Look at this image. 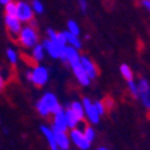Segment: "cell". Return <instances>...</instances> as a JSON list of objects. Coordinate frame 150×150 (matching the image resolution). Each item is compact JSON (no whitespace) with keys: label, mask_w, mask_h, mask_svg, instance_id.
I'll return each instance as SVG.
<instances>
[{"label":"cell","mask_w":150,"mask_h":150,"mask_svg":"<svg viewBox=\"0 0 150 150\" xmlns=\"http://www.w3.org/2000/svg\"><path fill=\"white\" fill-rule=\"evenodd\" d=\"M62 109V105L59 103L58 98L54 93H46L43 94V97L36 102V110L42 117H50L55 114L56 111H59Z\"/></svg>","instance_id":"6da1fadb"},{"label":"cell","mask_w":150,"mask_h":150,"mask_svg":"<svg viewBox=\"0 0 150 150\" xmlns=\"http://www.w3.org/2000/svg\"><path fill=\"white\" fill-rule=\"evenodd\" d=\"M18 40L25 48H32L34 46H36L39 43V34L36 31V27L27 24L23 25L22 31L18 35Z\"/></svg>","instance_id":"7a4b0ae2"},{"label":"cell","mask_w":150,"mask_h":150,"mask_svg":"<svg viewBox=\"0 0 150 150\" xmlns=\"http://www.w3.org/2000/svg\"><path fill=\"white\" fill-rule=\"evenodd\" d=\"M69 135H70V141H71V144H74L79 150H88L90 149L91 144L87 141V138L84 137L83 129H79V127L70 129Z\"/></svg>","instance_id":"3957f363"},{"label":"cell","mask_w":150,"mask_h":150,"mask_svg":"<svg viewBox=\"0 0 150 150\" xmlns=\"http://www.w3.org/2000/svg\"><path fill=\"white\" fill-rule=\"evenodd\" d=\"M81 58L82 56H81V54H79L78 48H75V47L67 44L66 48L63 50V52H62V55H60L59 59L62 60V62H67L72 69V67H75V66L81 64Z\"/></svg>","instance_id":"277c9868"},{"label":"cell","mask_w":150,"mask_h":150,"mask_svg":"<svg viewBox=\"0 0 150 150\" xmlns=\"http://www.w3.org/2000/svg\"><path fill=\"white\" fill-rule=\"evenodd\" d=\"M48 78H50V72L47 70V67L42 64H38L34 70H32V79L31 83L38 86V87H43L44 84L48 82Z\"/></svg>","instance_id":"5b68a950"},{"label":"cell","mask_w":150,"mask_h":150,"mask_svg":"<svg viewBox=\"0 0 150 150\" xmlns=\"http://www.w3.org/2000/svg\"><path fill=\"white\" fill-rule=\"evenodd\" d=\"M16 16H18L19 20L23 24L24 23L28 24L35 16V12H34V9H32L31 4L27 3V1H23V0L18 1V12H16Z\"/></svg>","instance_id":"8992f818"},{"label":"cell","mask_w":150,"mask_h":150,"mask_svg":"<svg viewBox=\"0 0 150 150\" xmlns=\"http://www.w3.org/2000/svg\"><path fill=\"white\" fill-rule=\"evenodd\" d=\"M4 24H6V28L9 32V35L13 38L18 36L23 28V23L15 15H4Z\"/></svg>","instance_id":"52a82bcc"},{"label":"cell","mask_w":150,"mask_h":150,"mask_svg":"<svg viewBox=\"0 0 150 150\" xmlns=\"http://www.w3.org/2000/svg\"><path fill=\"white\" fill-rule=\"evenodd\" d=\"M82 103H83L84 114H86V117H87L88 122H90V123H93V125H97L98 122H99V119H100V114L98 112L95 105L91 102L90 98H83Z\"/></svg>","instance_id":"ba28073f"},{"label":"cell","mask_w":150,"mask_h":150,"mask_svg":"<svg viewBox=\"0 0 150 150\" xmlns=\"http://www.w3.org/2000/svg\"><path fill=\"white\" fill-rule=\"evenodd\" d=\"M138 83V90H139V98L141 103L146 107L147 110H150V84L146 79H139Z\"/></svg>","instance_id":"9c48e42d"},{"label":"cell","mask_w":150,"mask_h":150,"mask_svg":"<svg viewBox=\"0 0 150 150\" xmlns=\"http://www.w3.org/2000/svg\"><path fill=\"white\" fill-rule=\"evenodd\" d=\"M52 127V126H51ZM54 134H55V141L58 145V149H63V150H69L71 141H70V135L67 134V131L59 130V129H54Z\"/></svg>","instance_id":"30bf717a"},{"label":"cell","mask_w":150,"mask_h":150,"mask_svg":"<svg viewBox=\"0 0 150 150\" xmlns=\"http://www.w3.org/2000/svg\"><path fill=\"white\" fill-rule=\"evenodd\" d=\"M52 127L54 129H59V130L67 131L69 127H67V122H66V114H64V109H60L59 111H56L55 114H52Z\"/></svg>","instance_id":"8fae6325"},{"label":"cell","mask_w":150,"mask_h":150,"mask_svg":"<svg viewBox=\"0 0 150 150\" xmlns=\"http://www.w3.org/2000/svg\"><path fill=\"white\" fill-rule=\"evenodd\" d=\"M81 66L84 69V71L87 72V75L90 76L91 81L97 79V75H98L97 66L94 64V62L88 58V56H82L81 58Z\"/></svg>","instance_id":"7c38bea8"},{"label":"cell","mask_w":150,"mask_h":150,"mask_svg":"<svg viewBox=\"0 0 150 150\" xmlns=\"http://www.w3.org/2000/svg\"><path fill=\"white\" fill-rule=\"evenodd\" d=\"M72 72H74L75 78H76V81H78L79 84H82V86H84V87L90 86L91 79H90V76L87 75V72L84 71V69L82 67L81 64L75 66V67H72Z\"/></svg>","instance_id":"4fadbf2b"},{"label":"cell","mask_w":150,"mask_h":150,"mask_svg":"<svg viewBox=\"0 0 150 150\" xmlns=\"http://www.w3.org/2000/svg\"><path fill=\"white\" fill-rule=\"evenodd\" d=\"M43 46H44L46 52L48 54L51 58H54V59H59L60 58V55H62V52H63V48H60L59 46H56L52 40H50V39H44Z\"/></svg>","instance_id":"5bb4252c"},{"label":"cell","mask_w":150,"mask_h":150,"mask_svg":"<svg viewBox=\"0 0 150 150\" xmlns=\"http://www.w3.org/2000/svg\"><path fill=\"white\" fill-rule=\"evenodd\" d=\"M40 131H42V134L44 135L46 141L48 142L50 149L51 150H58V145H56L55 134H54L52 127H48V126H40Z\"/></svg>","instance_id":"9a60e30c"},{"label":"cell","mask_w":150,"mask_h":150,"mask_svg":"<svg viewBox=\"0 0 150 150\" xmlns=\"http://www.w3.org/2000/svg\"><path fill=\"white\" fill-rule=\"evenodd\" d=\"M64 114H66V122H67V127L70 129H74V127H78V125H81L82 121L78 118V115L72 111L70 107L64 110Z\"/></svg>","instance_id":"2e32d148"},{"label":"cell","mask_w":150,"mask_h":150,"mask_svg":"<svg viewBox=\"0 0 150 150\" xmlns=\"http://www.w3.org/2000/svg\"><path fill=\"white\" fill-rule=\"evenodd\" d=\"M31 55H32V59H34L35 62H42L43 58L46 56V50H44L43 43H38L36 46L32 47Z\"/></svg>","instance_id":"e0dca14e"},{"label":"cell","mask_w":150,"mask_h":150,"mask_svg":"<svg viewBox=\"0 0 150 150\" xmlns=\"http://www.w3.org/2000/svg\"><path fill=\"white\" fill-rule=\"evenodd\" d=\"M69 107L75 112V114H76V115H78V118L81 119L82 122L84 121V118H86V114H84L83 103H82V102H78V100H74V102L70 103Z\"/></svg>","instance_id":"ac0fdd59"},{"label":"cell","mask_w":150,"mask_h":150,"mask_svg":"<svg viewBox=\"0 0 150 150\" xmlns=\"http://www.w3.org/2000/svg\"><path fill=\"white\" fill-rule=\"evenodd\" d=\"M64 32V35H66V40H67V44L69 46H72V47H75V48H82V42H81V39H79V36H76V35H74V34H71V32H69V31H63Z\"/></svg>","instance_id":"d6986e66"},{"label":"cell","mask_w":150,"mask_h":150,"mask_svg":"<svg viewBox=\"0 0 150 150\" xmlns=\"http://www.w3.org/2000/svg\"><path fill=\"white\" fill-rule=\"evenodd\" d=\"M16 12H18V1H9L4 6V13L6 15H15L16 16Z\"/></svg>","instance_id":"ffe728a7"},{"label":"cell","mask_w":150,"mask_h":150,"mask_svg":"<svg viewBox=\"0 0 150 150\" xmlns=\"http://www.w3.org/2000/svg\"><path fill=\"white\" fill-rule=\"evenodd\" d=\"M67 31L76 35V36H79V35H81V27H79V24L75 22V20H69V22H67Z\"/></svg>","instance_id":"44dd1931"},{"label":"cell","mask_w":150,"mask_h":150,"mask_svg":"<svg viewBox=\"0 0 150 150\" xmlns=\"http://www.w3.org/2000/svg\"><path fill=\"white\" fill-rule=\"evenodd\" d=\"M127 88H129V93H130L133 97L138 98V95H139V90H138V83L134 82V79L127 81Z\"/></svg>","instance_id":"7402d4cb"},{"label":"cell","mask_w":150,"mask_h":150,"mask_svg":"<svg viewBox=\"0 0 150 150\" xmlns=\"http://www.w3.org/2000/svg\"><path fill=\"white\" fill-rule=\"evenodd\" d=\"M31 7H32V9H34L35 15H42V13L44 12V4L42 3L40 0H32Z\"/></svg>","instance_id":"603a6c76"},{"label":"cell","mask_w":150,"mask_h":150,"mask_svg":"<svg viewBox=\"0 0 150 150\" xmlns=\"http://www.w3.org/2000/svg\"><path fill=\"white\" fill-rule=\"evenodd\" d=\"M83 133H84V137L87 138V141L90 144H93L94 139H95V130H94L91 126H84L83 127Z\"/></svg>","instance_id":"cb8c5ba5"},{"label":"cell","mask_w":150,"mask_h":150,"mask_svg":"<svg viewBox=\"0 0 150 150\" xmlns=\"http://www.w3.org/2000/svg\"><path fill=\"white\" fill-rule=\"evenodd\" d=\"M121 74L122 76L126 79V81H130V79H133V71H131V69L129 67L127 64H122L121 66Z\"/></svg>","instance_id":"d4e9b609"},{"label":"cell","mask_w":150,"mask_h":150,"mask_svg":"<svg viewBox=\"0 0 150 150\" xmlns=\"http://www.w3.org/2000/svg\"><path fill=\"white\" fill-rule=\"evenodd\" d=\"M6 54H7V58H8V60H9L11 64H16V63H18L19 55H18V52H16L13 48H8Z\"/></svg>","instance_id":"484cf974"},{"label":"cell","mask_w":150,"mask_h":150,"mask_svg":"<svg viewBox=\"0 0 150 150\" xmlns=\"http://www.w3.org/2000/svg\"><path fill=\"white\" fill-rule=\"evenodd\" d=\"M95 105V107H97V110H98V112L100 114V117L106 112V106H105V103L102 102V100H97V102L94 103Z\"/></svg>","instance_id":"4316f807"},{"label":"cell","mask_w":150,"mask_h":150,"mask_svg":"<svg viewBox=\"0 0 150 150\" xmlns=\"http://www.w3.org/2000/svg\"><path fill=\"white\" fill-rule=\"evenodd\" d=\"M78 7L82 13H87V9H88L87 0H78Z\"/></svg>","instance_id":"83f0119b"},{"label":"cell","mask_w":150,"mask_h":150,"mask_svg":"<svg viewBox=\"0 0 150 150\" xmlns=\"http://www.w3.org/2000/svg\"><path fill=\"white\" fill-rule=\"evenodd\" d=\"M46 35H47V39L54 40V39H56V36H58V32H56L54 28H47V30H46Z\"/></svg>","instance_id":"f1b7e54d"},{"label":"cell","mask_w":150,"mask_h":150,"mask_svg":"<svg viewBox=\"0 0 150 150\" xmlns=\"http://www.w3.org/2000/svg\"><path fill=\"white\" fill-rule=\"evenodd\" d=\"M141 6L150 13V0H141Z\"/></svg>","instance_id":"f546056e"},{"label":"cell","mask_w":150,"mask_h":150,"mask_svg":"<svg viewBox=\"0 0 150 150\" xmlns=\"http://www.w3.org/2000/svg\"><path fill=\"white\" fill-rule=\"evenodd\" d=\"M105 106H106V110H110L112 107V100H111V98H106V100H105Z\"/></svg>","instance_id":"4dcf8cb0"},{"label":"cell","mask_w":150,"mask_h":150,"mask_svg":"<svg viewBox=\"0 0 150 150\" xmlns=\"http://www.w3.org/2000/svg\"><path fill=\"white\" fill-rule=\"evenodd\" d=\"M25 78H27L28 82H31V79H32V70H28V71L25 72Z\"/></svg>","instance_id":"1f68e13d"},{"label":"cell","mask_w":150,"mask_h":150,"mask_svg":"<svg viewBox=\"0 0 150 150\" xmlns=\"http://www.w3.org/2000/svg\"><path fill=\"white\" fill-rule=\"evenodd\" d=\"M4 87V78H3V75L0 74V90H3Z\"/></svg>","instance_id":"d6a6232c"},{"label":"cell","mask_w":150,"mask_h":150,"mask_svg":"<svg viewBox=\"0 0 150 150\" xmlns=\"http://www.w3.org/2000/svg\"><path fill=\"white\" fill-rule=\"evenodd\" d=\"M28 24H30V25H32V27H38V22H36V20H35V19H32V20H31V22H30V23H28Z\"/></svg>","instance_id":"836d02e7"},{"label":"cell","mask_w":150,"mask_h":150,"mask_svg":"<svg viewBox=\"0 0 150 150\" xmlns=\"http://www.w3.org/2000/svg\"><path fill=\"white\" fill-rule=\"evenodd\" d=\"M9 1H12V0H0V4H1V6H6L7 3H9Z\"/></svg>","instance_id":"e575fe53"},{"label":"cell","mask_w":150,"mask_h":150,"mask_svg":"<svg viewBox=\"0 0 150 150\" xmlns=\"http://www.w3.org/2000/svg\"><path fill=\"white\" fill-rule=\"evenodd\" d=\"M97 150H109V149H107V147H98Z\"/></svg>","instance_id":"d590c367"},{"label":"cell","mask_w":150,"mask_h":150,"mask_svg":"<svg viewBox=\"0 0 150 150\" xmlns=\"http://www.w3.org/2000/svg\"><path fill=\"white\" fill-rule=\"evenodd\" d=\"M58 150H63V149H58Z\"/></svg>","instance_id":"8d00e7d4"}]
</instances>
